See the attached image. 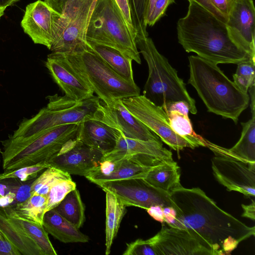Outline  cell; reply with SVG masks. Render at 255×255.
Segmentation results:
<instances>
[{
  "label": "cell",
  "mask_w": 255,
  "mask_h": 255,
  "mask_svg": "<svg viewBox=\"0 0 255 255\" xmlns=\"http://www.w3.org/2000/svg\"><path fill=\"white\" fill-rule=\"evenodd\" d=\"M153 167L143 164L134 157L115 160L102 159L100 164L85 177L91 182L98 185L110 181L144 178L147 172Z\"/></svg>",
  "instance_id": "d6986e66"
},
{
  "label": "cell",
  "mask_w": 255,
  "mask_h": 255,
  "mask_svg": "<svg viewBox=\"0 0 255 255\" xmlns=\"http://www.w3.org/2000/svg\"><path fill=\"white\" fill-rule=\"evenodd\" d=\"M1 149L0 148V153H1Z\"/></svg>",
  "instance_id": "816d5d0a"
},
{
  "label": "cell",
  "mask_w": 255,
  "mask_h": 255,
  "mask_svg": "<svg viewBox=\"0 0 255 255\" xmlns=\"http://www.w3.org/2000/svg\"><path fill=\"white\" fill-rule=\"evenodd\" d=\"M7 7L3 6L0 3V19L4 14V11Z\"/></svg>",
  "instance_id": "f907efd6"
},
{
  "label": "cell",
  "mask_w": 255,
  "mask_h": 255,
  "mask_svg": "<svg viewBox=\"0 0 255 255\" xmlns=\"http://www.w3.org/2000/svg\"><path fill=\"white\" fill-rule=\"evenodd\" d=\"M156 0H148L147 12V18L150 14Z\"/></svg>",
  "instance_id": "681fc988"
},
{
  "label": "cell",
  "mask_w": 255,
  "mask_h": 255,
  "mask_svg": "<svg viewBox=\"0 0 255 255\" xmlns=\"http://www.w3.org/2000/svg\"><path fill=\"white\" fill-rule=\"evenodd\" d=\"M67 0H44V1L55 11L61 14Z\"/></svg>",
  "instance_id": "7dc6e473"
},
{
  "label": "cell",
  "mask_w": 255,
  "mask_h": 255,
  "mask_svg": "<svg viewBox=\"0 0 255 255\" xmlns=\"http://www.w3.org/2000/svg\"><path fill=\"white\" fill-rule=\"evenodd\" d=\"M79 124L57 127L25 137L9 134L7 139L0 141L3 169L14 170L47 161L76 137Z\"/></svg>",
  "instance_id": "5b68a950"
},
{
  "label": "cell",
  "mask_w": 255,
  "mask_h": 255,
  "mask_svg": "<svg viewBox=\"0 0 255 255\" xmlns=\"http://www.w3.org/2000/svg\"><path fill=\"white\" fill-rule=\"evenodd\" d=\"M236 73L233 74L234 82L243 92L255 85V60L249 59L237 64Z\"/></svg>",
  "instance_id": "836d02e7"
},
{
  "label": "cell",
  "mask_w": 255,
  "mask_h": 255,
  "mask_svg": "<svg viewBox=\"0 0 255 255\" xmlns=\"http://www.w3.org/2000/svg\"><path fill=\"white\" fill-rule=\"evenodd\" d=\"M135 42L148 68L143 95L162 108L172 102L183 101L188 105L189 112L196 114L195 101L189 94L186 84L168 60L158 52L151 38L136 35Z\"/></svg>",
  "instance_id": "277c9868"
},
{
  "label": "cell",
  "mask_w": 255,
  "mask_h": 255,
  "mask_svg": "<svg viewBox=\"0 0 255 255\" xmlns=\"http://www.w3.org/2000/svg\"><path fill=\"white\" fill-rule=\"evenodd\" d=\"M16 247L0 231V255H21Z\"/></svg>",
  "instance_id": "60d3db41"
},
{
  "label": "cell",
  "mask_w": 255,
  "mask_h": 255,
  "mask_svg": "<svg viewBox=\"0 0 255 255\" xmlns=\"http://www.w3.org/2000/svg\"><path fill=\"white\" fill-rule=\"evenodd\" d=\"M47 106L30 119L24 118L13 131V137H28L67 124H80L93 119L100 99L94 95L81 101L66 96H48Z\"/></svg>",
  "instance_id": "52a82bcc"
},
{
  "label": "cell",
  "mask_w": 255,
  "mask_h": 255,
  "mask_svg": "<svg viewBox=\"0 0 255 255\" xmlns=\"http://www.w3.org/2000/svg\"><path fill=\"white\" fill-rule=\"evenodd\" d=\"M8 216L18 228L21 229L35 242L41 249L43 255H57L49 240L48 233L42 225H38L24 220L13 218L9 215Z\"/></svg>",
  "instance_id": "1f68e13d"
},
{
  "label": "cell",
  "mask_w": 255,
  "mask_h": 255,
  "mask_svg": "<svg viewBox=\"0 0 255 255\" xmlns=\"http://www.w3.org/2000/svg\"><path fill=\"white\" fill-rule=\"evenodd\" d=\"M53 209L77 228L84 222L85 206L76 188L68 193Z\"/></svg>",
  "instance_id": "f1b7e54d"
},
{
  "label": "cell",
  "mask_w": 255,
  "mask_h": 255,
  "mask_svg": "<svg viewBox=\"0 0 255 255\" xmlns=\"http://www.w3.org/2000/svg\"><path fill=\"white\" fill-rule=\"evenodd\" d=\"M168 117L170 125L179 135L187 139L194 148L206 146V139L196 134L193 128L189 114L177 111H165Z\"/></svg>",
  "instance_id": "4dcf8cb0"
},
{
  "label": "cell",
  "mask_w": 255,
  "mask_h": 255,
  "mask_svg": "<svg viewBox=\"0 0 255 255\" xmlns=\"http://www.w3.org/2000/svg\"><path fill=\"white\" fill-rule=\"evenodd\" d=\"M50 167L47 161H43L36 164L17 168L14 170H5L0 173V180L14 178L21 181H25L37 178L42 171Z\"/></svg>",
  "instance_id": "d590c367"
},
{
  "label": "cell",
  "mask_w": 255,
  "mask_h": 255,
  "mask_svg": "<svg viewBox=\"0 0 255 255\" xmlns=\"http://www.w3.org/2000/svg\"><path fill=\"white\" fill-rule=\"evenodd\" d=\"M93 119L119 130L128 138L161 141L156 134L128 111L120 99H115L110 103L100 100Z\"/></svg>",
  "instance_id": "7c38bea8"
},
{
  "label": "cell",
  "mask_w": 255,
  "mask_h": 255,
  "mask_svg": "<svg viewBox=\"0 0 255 255\" xmlns=\"http://www.w3.org/2000/svg\"><path fill=\"white\" fill-rule=\"evenodd\" d=\"M153 238L158 255H213L186 229L163 226Z\"/></svg>",
  "instance_id": "ac0fdd59"
},
{
  "label": "cell",
  "mask_w": 255,
  "mask_h": 255,
  "mask_svg": "<svg viewBox=\"0 0 255 255\" xmlns=\"http://www.w3.org/2000/svg\"><path fill=\"white\" fill-rule=\"evenodd\" d=\"M129 1L137 35L148 36L146 18L148 0H129Z\"/></svg>",
  "instance_id": "e575fe53"
},
{
  "label": "cell",
  "mask_w": 255,
  "mask_h": 255,
  "mask_svg": "<svg viewBox=\"0 0 255 255\" xmlns=\"http://www.w3.org/2000/svg\"><path fill=\"white\" fill-rule=\"evenodd\" d=\"M144 180L154 187L170 193L180 186V167L175 161H165L151 169Z\"/></svg>",
  "instance_id": "484cf974"
},
{
  "label": "cell",
  "mask_w": 255,
  "mask_h": 255,
  "mask_svg": "<svg viewBox=\"0 0 255 255\" xmlns=\"http://www.w3.org/2000/svg\"><path fill=\"white\" fill-rule=\"evenodd\" d=\"M238 0H234V1H238Z\"/></svg>",
  "instance_id": "f5cc1de1"
},
{
  "label": "cell",
  "mask_w": 255,
  "mask_h": 255,
  "mask_svg": "<svg viewBox=\"0 0 255 255\" xmlns=\"http://www.w3.org/2000/svg\"><path fill=\"white\" fill-rule=\"evenodd\" d=\"M43 226L47 232L64 243H87L89 237L53 209L44 216Z\"/></svg>",
  "instance_id": "603a6c76"
},
{
  "label": "cell",
  "mask_w": 255,
  "mask_h": 255,
  "mask_svg": "<svg viewBox=\"0 0 255 255\" xmlns=\"http://www.w3.org/2000/svg\"><path fill=\"white\" fill-rule=\"evenodd\" d=\"M152 156L164 161H173L172 152L163 146L161 141L142 140L128 138L122 133L115 147L104 154L103 159L115 160L136 155Z\"/></svg>",
  "instance_id": "ffe728a7"
},
{
  "label": "cell",
  "mask_w": 255,
  "mask_h": 255,
  "mask_svg": "<svg viewBox=\"0 0 255 255\" xmlns=\"http://www.w3.org/2000/svg\"><path fill=\"white\" fill-rule=\"evenodd\" d=\"M76 187V183L72 179L61 180L54 184L47 196L45 213L56 207Z\"/></svg>",
  "instance_id": "8d00e7d4"
},
{
  "label": "cell",
  "mask_w": 255,
  "mask_h": 255,
  "mask_svg": "<svg viewBox=\"0 0 255 255\" xmlns=\"http://www.w3.org/2000/svg\"><path fill=\"white\" fill-rule=\"evenodd\" d=\"M124 255H158L153 237L146 240L137 239L127 244Z\"/></svg>",
  "instance_id": "74e56055"
},
{
  "label": "cell",
  "mask_w": 255,
  "mask_h": 255,
  "mask_svg": "<svg viewBox=\"0 0 255 255\" xmlns=\"http://www.w3.org/2000/svg\"><path fill=\"white\" fill-rule=\"evenodd\" d=\"M121 133L119 130L92 119L79 124L76 138L104 154L113 149Z\"/></svg>",
  "instance_id": "7402d4cb"
},
{
  "label": "cell",
  "mask_w": 255,
  "mask_h": 255,
  "mask_svg": "<svg viewBox=\"0 0 255 255\" xmlns=\"http://www.w3.org/2000/svg\"><path fill=\"white\" fill-rule=\"evenodd\" d=\"M21 0H0V3L3 6L7 7Z\"/></svg>",
  "instance_id": "c3c4849f"
},
{
  "label": "cell",
  "mask_w": 255,
  "mask_h": 255,
  "mask_svg": "<svg viewBox=\"0 0 255 255\" xmlns=\"http://www.w3.org/2000/svg\"><path fill=\"white\" fill-rule=\"evenodd\" d=\"M242 207L244 212L242 215L243 217L249 218L253 221L255 219V202L254 200H252V203L246 205H242Z\"/></svg>",
  "instance_id": "bcb514c9"
},
{
  "label": "cell",
  "mask_w": 255,
  "mask_h": 255,
  "mask_svg": "<svg viewBox=\"0 0 255 255\" xmlns=\"http://www.w3.org/2000/svg\"><path fill=\"white\" fill-rule=\"evenodd\" d=\"M164 220L169 227H174L176 222L177 212L172 207H163Z\"/></svg>",
  "instance_id": "ee69618b"
},
{
  "label": "cell",
  "mask_w": 255,
  "mask_h": 255,
  "mask_svg": "<svg viewBox=\"0 0 255 255\" xmlns=\"http://www.w3.org/2000/svg\"><path fill=\"white\" fill-rule=\"evenodd\" d=\"M35 179L25 181L14 178L1 179L0 196L4 198L9 207L22 203L32 195L31 185Z\"/></svg>",
  "instance_id": "f546056e"
},
{
  "label": "cell",
  "mask_w": 255,
  "mask_h": 255,
  "mask_svg": "<svg viewBox=\"0 0 255 255\" xmlns=\"http://www.w3.org/2000/svg\"><path fill=\"white\" fill-rule=\"evenodd\" d=\"M53 81L65 96L81 101L94 95V92L74 68L65 54L52 52L45 62Z\"/></svg>",
  "instance_id": "2e32d148"
},
{
  "label": "cell",
  "mask_w": 255,
  "mask_h": 255,
  "mask_svg": "<svg viewBox=\"0 0 255 255\" xmlns=\"http://www.w3.org/2000/svg\"><path fill=\"white\" fill-rule=\"evenodd\" d=\"M87 44L116 73L125 80L134 82L131 59L113 47L89 41Z\"/></svg>",
  "instance_id": "cb8c5ba5"
},
{
  "label": "cell",
  "mask_w": 255,
  "mask_h": 255,
  "mask_svg": "<svg viewBox=\"0 0 255 255\" xmlns=\"http://www.w3.org/2000/svg\"><path fill=\"white\" fill-rule=\"evenodd\" d=\"M61 15L44 1L38 0L26 6L21 26L35 44L44 45L50 50L55 26Z\"/></svg>",
  "instance_id": "9a60e30c"
},
{
  "label": "cell",
  "mask_w": 255,
  "mask_h": 255,
  "mask_svg": "<svg viewBox=\"0 0 255 255\" xmlns=\"http://www.w3.org/2000/svg\"><path fill=\"white\" fill-rule=\"evenodd\" d=\"M0 231L23 255H43L35 242L18 228L0 207Z\"/></svg>",
  "instance_id": "d4e9b609"
},
{
  "label": "cell",
  "mask_w": 255,
  "mask_h": 255,
  "mask_svg": "<svg viewBox=\"0 0 255 255\" xmlns=\"http://www.w3.org/2000/svg\"><path fill=\"white\" fill-rule=\"evenodd\" d=\"M70 174L53 167H49L36 178L31 185L32 195L47 196L51 188L64 180H71Z\"/></svg>",
  "instance_id": "d6a6232c"
},
{
  "label": "cell",
  "mask_w": 255,
  "mask_h": 255,
  "mask_svg": "<svg viewBox=\"0 0 255 255\" xmlns=\"http://www.w3.org/2000/svg\"><path fill=\"white\" fill-rule=\"evenodd\" d=\"M250 120L241 123V136L237 143L231 148L214 144L206 139V146L216 155L238 160L250 165H255V112H252Z\"/></svg>",
  "instance_id": "44dd1931"
},
{
  "label": "cell",
  "mask_w": 255,
  "mask_h": 255,
  "mask_svg": "<svg viewBox=\"0 0 255 255\" xmlns=\"http://www.w3.org/2000/svg\"><path fill=\"white\" fill-rule=\"evenodd\" d=\"M226 23L235 43L255 60V9L253 0L235 1Z\"/></svg>",
  "instance_id": "e0dca14e"
},
{
  "label": "cell",
  "mask_w": 255,
  "mask_h": 255,
  "mask_svg": "<svg viewBox=\"0 0 255 255\" xmlns=\"http://www.w3.org/2000/svg\"><path fill=\"white\" fill-rule=\"evenodd\" d=\"M213 5L216 7L225 17L228 16L232 9L234 0H209Z\"/></svg>",
  "instance_id": "b9f144b4"
},
{
  "label": "cell",
  "mask_w": 255,
  "mask_h": 255,
  "mask_svg": "<svg viewBox=\"0 0 255 255\" xmlns=\"http://www.w3.org/2000/svg\"><path fill=\"white\" fill-rule=\"evenodd\" d=\"M115 1L123 15L131 34L135 39L137 31L133 23L129 0H115Z\"/></svg>",
  "instance_id": "ab89813d"
},
{
  "label": "cell",
  "mask_w": 255,
  "mask_h": 255,
  "mask_svg": "<svg viewBox=\"0 0 255 255\" xmlns=\"http://www.w3.org/2000/svg\"><path fill=\"white\" fill-rule=\"evenodd\" d=\"M212 169L216 179L228 191L255 196V165L216 155L212 159Z\"/></svg>",
  "instance_id": "5bb4252c"
},
{
  "label": "cell",
  "mask_w": 255,
  "mask_h": 255,
  "mask_svg": "<svg viewBox=\"0 0 255 255\" xmlns=\"http://www.w3.org/2000/svg\"><path fill=\"white\" fill-rule=\"evenodd\" d=\"M188 60V83L195 89L208 111L237 124L239 116L249 106V94L230 80L217 64L198 56H190Z\"/></svg>",
  "instance_id": "3957f363"
},
{
  "label": "cell",
  "mask_w": 255,
  "mask_h": 255,
  "mask_svg": "<svg viewBox=\"0 0 255 255\" xmlns=\"http://www.w3.org/2000/svg\"><path fill=\"white\" fill-rule=\"evenodd\" d=\"M122 101L134 117L173 150L178 152L185 147L194 148L187 139L174 131L163 109L155 105L143 95L124 98Z\"/></svg>",
  "instance_id": "30bf717a"
},
{
  "label": "cell",
  "mask_w": 255,
  "mask_h": 255,
  "mask_svg": "<svg viewBox=\"0 0 255 255\" xmlns=\"http://www.w3.org/2000/svg\"><path fill=\"white\" fill-rule=\"evenodd\" d=\"M74 68L101 101L110 103L140 95V89L112 70L85 44L65 54Z\"/></svg>",
  "instance_id": "8992f818"
},
{
  "label": "cell",
  "mask_w": 255,
  "mask_h": 255,
  "mask_svg": "<svg viewBox=\"0 0 255 255\" xmlns=\"http://www.w3.org/2000/svg\"><path fill=\"white\" fill-rule=\"evenodd\" d=\"M105 192L106 197L105 254L108 255L126 213V206L115 194L109 191Z\"/></svg>",
  "instance_id": "4316f807"
},
{
  "label": "cell",
  "mask_w": 255,
  "mask_h": 255,
  "mask_svg": "<svg viewBox=\"0 0 255 255\" xmlns=\"http://www.w3.org/2000/svg\"><path fill=\"white\" fill-rule=\"evenodd\" d=\"M104 153L76 137L66 143L47 162L50 167L69 174L86 176L102 161Z\"/></svg>",
  "instance_id": "4fadbf2b"
},
{
  "label": "cell",
  "mask_w": 255,
  "mask_h": 255,
  "mask_svg": "<svg viewBox=\"0 0 255 255\" xmlns=\"http://www.w3.org/2000/svg\"><path fill=\"white\" fill-rule=\"evenodd\" d=\"M170 195L177 207L176 228L187 230L213 255H230L240 243L255 236V227L221 209L199 188L180 185Z\"/></svg>",
  "instance_id": "6da1fadb"
},
{
  "label": "cell",
  "mask_w": 255,
  "mask_h": 255,
  "mask_svg": "<svg viewBox=\"0 0 255 255\" xmlns=\"http://www.w3.org/2000/svg\"><path fill=\"white\" fill-rule=\"evenodd\" d=\"M177 31L186 52L215 64H237L251 59L234 41L226 23L195 2H189L186 15L178 20Z\"/></svg>",
  "instance_id": "7a4b0ae2"
},
{
  "label": "cell",
  "mask_w": 255,
  "mask_h": 255,
  "mask_svg": "<svg viewBox=\"0 0 255 255\" xmlns=\"http://www.w3.org/2000/svg\"><path fill=\"white\" fill-rule=\"evenodd\" d=\"M148 214L154 220L163 223L164 222L163 207L156 205L146 209Z\"/></svg>",
  "instance_id": "f6af8a7d"
},
{
  "label": "cell",
  "mask_w": 255,
  "mask_h": 255,
  "mask_svg": "<svg viewBox=\"0 0 255 255\" xmlns=\"http://www.w3.org/2000/svg\"><path fill=\"white\" fill-rule=\"evenodd\" d=\"M189 2L193 1L199 4L206 9L210 11L218 18L221 21L226 23L227 18L222 13H221L216 7L211 3L209 0H188Z\"/></svg>",
  "instance_id": "7bdbcfd3"
},
{
  "label": "cell",
  "mask_w": 255,
  "mask_h": 255,
  "mask_svg": "<svg viewBox=\"0 0 255 255\" xmlns=\"http://www.w3.org/2000/svg\"><path fill=\"white\" fill-rule=\"evenodd\" d=\"M175 2V0H156L150 14L147 18V25L153 26L162 17L164 16L168 6Z\"/></svg>",
  "instance_id": "f35d334b"
},
{
  "label": "cell",
  "mask_w": 255,
  "mask_h": 255,
  "mask_svg": "<svg viewBox=\"0 0 255 255\" xmlns=\"http://www.w3.org/2000/svg\"><path fill=\"white\" fill-rule=\"evenodd\" d=\"M98 185L104 191L115 194L126 207L147 209L151 206L159 205L177 210L169 194L154 187L142 178L107 181Z\"/></svg>",
  "instance_id": "8fae6325"
},
{
  "label": "cell",
  "mask_w": 255,
  "mask_h": 255,
  "mask_svg": "<svg viewBox=\"0 0 255 255\" xmlns=\"http://www.w3.org/2000/svg\"><path fill=\"white\" fill-rule=\"evenodd\" d=\"M46 203V196L34 194L22 203L3 209L10 217L43 226Z\"/></svg>",
  "instance_id": "83f0119b"
},
{
  "label": "cell",
  "mask_w": 255,
  "mask_h": 255,
  "mask_svg": "<svg viewBox=\"0 0 255 255\" xmlns=\"http://www.w3.org/2000/svg\"><path fill=\"white\" fill-rule=\"evenodd\" d=\"M86 39L116 48L141 64L135 39L131 34L115 0H97Z\"/></svg>",
  "instance_id": "ba28073f"
},
{
  "label": "cell",
  "mask_w": 255,
  "mask_h": 255,
  "mask_svg": "<svg viewBox=\"0 0 255 255\" xmlns=\"http://www.w3.org/2000/svg\"><path fill=\"white\" fill-rule=\"evenodd\" d=\"M97 0H67L54 28L50 51L68 54L86 44V34Z\"/></svg>",
  "instance_id": "9c48e42d"
}]
</instances>
